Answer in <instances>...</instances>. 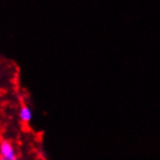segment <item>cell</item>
I'll use <instances>...</instances> for the list:
<instances>
[{"mask_svg":"<svg viewBox=\"0 0 160 160\" xmlns=\"http://www.w3.org/2000/svg\"><path fill=\"white\" fill-rule=\"evenodd\" d=\"M20 119L22 120L23 123H28V122H31L32 117H33V113H32V110L29 107H27V105H23L21 109H20Z\"/></svg>","mask_w":160,"mask_h":160,"instance_id":"7a4b0ae2","label":"cell"},{"mask_svg":"<svg viewBox=\"0 0 160 160\" xmlns=\"http://www.w3.org/2000/svg\"><path fill=\"white\" fill-rule=\"evenodd\" d=\"M0 156L2 159L6 160H15V151L14 147L9 142H1L0 144Z\"/></svg>","mask_w":160,"mask_h":160,"instance_id":"6da1fadb","label":"cell"}]
</instances>
